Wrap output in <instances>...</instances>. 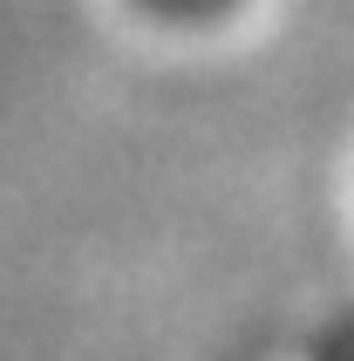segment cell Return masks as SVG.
Wrapping results in <instances>:
<instances>
[{
    "mask_svg": "<svg viewBox=\"0 0 354 361\" xmlns=\"http://www.w3.org/2000/svg\"><path fill=\"white\" fill-rule=\"evenodd\" d=\"M130 7H143L150 20H177V27H205V20H225L238 7V0H130Z\"/></svg>",
    "mask_w": 354,
    "mask_h": 361,
    "instance_id": "1",
    "label": "cell"
}]
</instances>
